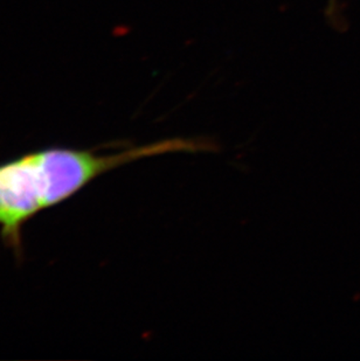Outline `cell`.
Listing matches in <instances>:
<instances>
[{"instance_id": "cell-1", "label": "cell", "mask_w": 360, "mask_h": 361, "mask_svg": "<svg viewBox=\"0 0 360 361\" xmlns=\"http://www.w3.org/2000/svg\"><path fill=\"white\" fill-rule=\"evenodd\" d=\"M217 145L198 138H170L114 154L97 149L51 147L0 164V238L16 255L23 229L40 212L61 204L107 172L162 154L211 152Z\"/></svg>"}, {"instance_id": "cell-2", "label": "cell", "mask_w": 360, "mask_h": 361, "mask_svg": "<svg viewBox=\"0 0 360 361\" xmlns=\"http://www.w3.org/2000/svg\"><path fill=\"white\" fill-rule=\"evenodd\" d=\"M336 6V0H330V10H333Z\"/></svg>"}]
</instances>
